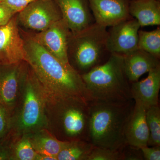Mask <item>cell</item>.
<instances>
[{
    "instance_id": "obj_11",
    "label": "cell",
    "mask_w": 160,
    "mask_h": 160,
    "mask_svg": "<svg viewBox=\"0 0 160 160\" xmlns=\"http://www.w3.org/2000/svg\"><path fill=\"white\" fill-rule=\"evenodd\" d=\"M54 1L72 34L78 33L95 23L89 0Z\"/></svg>"
},
{
    "instance_id": "obj_5",
    "label": "cell",
    "mask_w": 160,
    "mask_h": 160,
    "mask_svg": "<svg viewBox=\"0 0 160 160\" xmlns=\"http://www.w3.org/2000/svg\"><path fill=\"white\" fill-rule=\"evenodd\" d=\"M24 80L22 102L16 126L19 132L26 135L42 129L46 125L47 101L31 70Z\"/></svg>"
},
{
    "instance_id": "obj_13",
    "label": "cell",
    "mask_w": 160,
    "mask_h": 160,
    "mask_svg": "<svg viewBox=\"0 0 160 160\" xmlns=\"http://www.w3.org/2000/svg\"><path fill=\"white\" fill-rule=\"evenodd\" d=\"M160 89V65L149 72L145 79L131 83L132 99L141 103L146 109L158 105Z\"/></svg>"
},
{
    "instance_id": "obj_2",
    "label": "cell",
    "mask_w": 160,
    "mask_h": 160,
    "mask_svg": "<svg viewBox=\"0 0 160 160\" xmlns=\"http://www.w3.org/2000/svg\"><path fill=\"white\" fill-rule=\"evenodd\" d=\"M135 102H89V141L94 146L119 150L126 144L125 129Z\"/></svg>"
},
{
    "instance_id": "obj_25",
    "label": "cell",
    "mask_w": 160,
    "mask_h": 160,
    "mask_svg": "<svg viewBox=\"0 0 160 160\" xmlns=\"http://www.w3.org/2000/svg\"><path fill=\"white\" fill-rule=\"evenodd\" d=\"M35 0H1V2L9 7L15 13L19 12Z\"/></svg>"
},
{
    "instance_id": "obj_28",
    "label": "cell",
    "mask_w": 160,
    "mask_h": 160,
    "mask_svg": "<svg viewBox=\"0 0 160 160\" xmlns=\"http://www.w3.org/2000/svg\"><path fill=\"white\" fill-rule=\"evenodd\" d=\"M8 122L6 108L0 102V136L7 130L9 125Z\"/></svg>"
},
{
    "instance_id": "obj_26",
    "label": "cell",
    "mask_w": 160,
    "mask_h": 160,
    "mask_svg": "<svg viewBox=\"0 0 160 160\" xmlns=\"http://www.w3.org/2000/svg\"><path fill=\"white\" fill-rule=\"evenodd\" d=\"M143 158L146 160H160V146H144L140 148Z\"/></svg>"
},
{
    "instance_id": "obj_29",
    "label": "cell",
    "mask_w": 160,
    "mask_h": 160,
    "mask_svg": "<svg viewBox=\"0 0 160 160\" xmlns=\"http://www.w3.org/2000/svg\"><path fill=\"white\" fill-rule=\"evenodd\" d=\"M37 160H58L57 157L53 156L38 154Z\"/></svg>"
},
{
    "instance_id": "obj_10",
    "label": "cell",
    "mask_w": 160,
    "mask_h": 160,
    "mask_svg": "<svg viewBox=\"0 0 160 160\" xmlns=\"http://www.w3.org/2000/svg\"><path fill=\"white\" fill-rule=\"evenodd\" d=\"M110 27L108 30L107 45L111 54L124 56L138 49L141 26L135 18H130Z\"/></svg>"
},
{
    "instance_id": "obj_18",
    "label": "cell",
    "mask_w": 160,
    "mask_h": 160,
    "mask_svg": "<svg viewBox=\"0 0 160 160\" xmlns=\"http://www.w3.org/2000/svg\"><path fill=\"white\" fill-rule=\"evenodd\" d=\"M29 141L38 154L53 156L57 157L66 141L58 139L49 132L41 129L29 134Z\"/></svg>"
},
{
    "instance_id": "obj_15",
    "label": "cell",
    "mask_w": 160,
    "mask_h": 160,
    "mask_svg": "<svg viewBox=\"0 0 160 160\" xmlns=\"http://www.w3.org/2000/svg\"><path fill=\"white\" fill-rule=\"evenodd\" d=\"M123 57L125 72L131 83L160 65V58L140 49Z\"/></svg>"
},
{
    "instance_id": "obj_9",
    "label": "cell",
    "mask_w": 160,
    "mask_h": 160,
    "mask_svg": "<svg viewBox=\"0 0 160 160\" xmlns=\"http://www.w3.org/2000/svg\"><path fill=\"white\" fill-rule=\"evenodd\" d=\"M24 39L18 28L15 16L0 27V65L13 66L26 62Z\"/></svg>"
},
{
    "instance_id": "obj_19",
    "label": "cell",
    "mask_w": 160,
    "mask_h": 160,
    "mask_svg": "<svg viewBox=\"0 0 160 160\" xmlns=\"http://www.w3.org/2000/svg\"><path fill=\"white\" fill-rule=\"evenodd\" d=\"M94 146L81 140L66 141L57 155L58 160H88Z\"/></svg>"
},
{
    "instance_id": "obj_4",
    "label": "cell",
    "mask_w": 160,
    "mask_h": 160,
    "mask_svg": "<svg viewBox=\"0 0 160 160\" xmlns=\"http://www.w3.org/2000/svg\"><path fill=\"white\" fill-rule=\"evenodd\" d=\"M108 33L107 27L94 23L78 33H71L68 49L69 63L81 75L109 58L111 54L107 48Z\"/></svg>"
},
{
    "instance_id": "obj_17",
    "label": "cell",
    "mask_w": 160,
    "mask_h": 160,
    "mask_svg": "<svg viewBox=\"0 0 160 160\" xmlns=\"http://www.w3.org/2000/svg\"><path fill=\"white\" fill-rule=\"evenodd\" d=\"M18 65H15L0 79V102L6 109H12L17 100L19 89Z\"/></svg>"
},
{
    "instance_id": "obj_8",
    "label": "cell",
    "mask_w": 160,
    "mask_h": 160,
    "mask_svg": "<svg viewBox=\"0 0 160 160\" xmlns=\"http://www.w3.org/2000/svg\"><path fill=\"white\" fill-rule=\"evenodd\" d=\"M71 33L66 22L62 18L43 31L28 35L63 64L70 65L68 49Z\"/></svg>"
},
{
    "instance_id": "obj_24",
    "label": "cell",
    "mask_w": 160,
    "mask_h": 160,
    "mask_svg": "<svg viewBox=\"0 0 160 160\" xmlns=\"http://www.w3.org/2000/svg\"><path fill=\"white\" fill-rule=\"evenodd\" d=\"M119 150L122 160H144L140 148L126 144Z\"/></svg>"
},
{
    "instance_id": "obj_14",
    "label": "cell",
    "mask_w": 160,
    "mask_h": 160,
    "mask_svg": "<svg viewBox=\"0 0 160 160\" xmlns=\"http://www.w3.org/2000/svg\"><path fill=\"white\" fill-rule=\"evenodd\" d=\"M146 110L141 103L135 102L125 129L126 144L139 148L148 146L149 132L146 123Z\"/></svg>"
},
{
    "instance_id": "obj_23",
    "label": "cell",
    "mask_w": 160,
    "mask_h": 160,
    "mask_svg": "<svg viewBox=\"0 0 160 160\" xmlns=\"http://www.w3.org/2000/svg\"><path fill=\"white\" fill-rule=\"evenodd\" d=\"M88 160H122L120 150L94 146Z\"/></svg>"
},
{
    "instance_id": "obj_7",
    "label": "cell",
    "mask_w": 160,
    "mask_h": 160,
    "mask_svg": "<svg viewBox=\"0 0 160 160\" xmlns=\"http://www.w3.org/2000/svg\"><path fill=\"white\" fill-rule=\"evenodd\" d=\"M18 13V19L23 26L38 32L62 18L54 0H35Z\"/></svg>"
},
{
    "instance_id": "obj_6",
    "label": "cell",
    "mask_w": 160,
    "mask_h": 160,
    "mask_svg": "<svg viewBox=\"0 0 160 160\" xmlns=\"http://www.w3.org/2000/svg\"><path fill=\"white\" fill-rule=\"evenodd\" d=\"M56 107L62 131L68 141L89 142V102L81 99L65 100Z\"/></svg>"
},
{
    "instance_id": "obj_20",
    "label": "cell",
    "mask_w": 160,
    "mask_h": 160,
    "mask_svg": "<svg viewBox=\"0 0 160 160\" xmlns=\"http://www.w3.org/2000/svg\"><path fill=\"white\" fill-rule=\"evenodd\" d=\"M138 49L160 58V28L151 31H138Z\"/></svg>"
},
{
    "instance_id": "obj_30",
    "label": "cell",
    "mask_w": 160,
    "mask_h": 160,
    "mask_svg": "<svg viewBox=\"0 0 160 160\" xmlns=\"http://www.w3.org/2000/svg\"><path fill=\"white\" fill-rule=\"evenodd\" d=\"M9 154L5 150H0V160L8 159Z\"/></svg>"
},
{
    "instance_id": "obj_27",
    "label": "cell",
    "mask_w": 160,
    "mask_h": 160,
    "mask_svg": "<svg viewBox=\"0 0 160 160\" xmlns=\"http://www.w3.org/2000/svg\"><path fill=\"white\" fill-rule=\"evenodd\" d=\"M16 13L5 4L0 2V27L9 22Z\"/></svg>"
},
{
    "instance_id": "obj_3",
    "label": "cell",
    "mask_w": 160,
    "mask_h": 160,
    "mask_svg": "<svg viewBox=\"0 0 160 160\" xmlns=\"http://www.w3.org/2000/svg\"><path fill=\"white\" fill-rule=\"evenodd\" d=\"M81 76L92 101L122 103L133 100L123 56L111 54L106 62Z\"/></svg>"
},
{
    "instance_id": "obj_31",
    "label": "cell",
    "mask_w": 160,
    "mask_h": 160,
    "mask_svg": "<svg viewBox=\"0 0 160 160\" xmlns=\"http://www.w3.org/2000/svg\"><path fill=\"white\" fill-rule=\"evenodd\" d=\"M1 0H0V2H1Z\"/></svg>"
},
{
    "instance_id": "obj_1",
    "label": "cell",
    "mask_w": 160,
    "mask_h": 160,
    "mask_svg": "<svg viewBox=\"0 0 160 160\" xmlns=\"http://www.w3.org/2000/svg\"><path fill=\"white\" fill-rule=\"evenodd\" d=\"M26 62L31 68L46 101L55 106L65 100L92 101L81 75L71 66L63 64L25 33Z\"/></svg>"
},
{
    "instance_id": "obj_21",
    "label": "cell",
    "mask_w": 160,
    "mask_h": 160,
    "mask_svg": "<svg viewBox=\"0 0 160 160\" xmlns=\"http://www.w3.org/2000/svg\"><path fill=\"white\" fill-rule=\"evenodd\" d=\"M146 123L149 132L148 146H160V109L158 105L146 110Z\"/></svg>"
},
{
    "instance_id": "obj_16",
    "label": "cell",
    "mask_w": 160,
    "mask_h": 160,
    "mask_svg": "<svg viewBox=\"0 0 160 160\" xmlns=\"http://www.w3.org/2000/svg\"><path fill=\"white\" fill-rule=\"evenodd\" d=\"M129 12L141 27L160 25V0H130Z\"/></svg>"
},
{
    "instance_id": "obj_22",
    "label": "cell",
    "mask_w": 160,
    "mask_h": 160,
    "mask_svg": "<svg viewBox=\"0 0 160 160\" xmlns=\"http://www.w3.org/2000/svg\"><path fill=\"white\" fill-rule=\"evenodd\" d=\"M38 155L32 147L28 136L25 135L16 146L14 159L37 160Z\"/></svg>"
},
{
    "instance_id": "obj_12",
    "label": "cell",
    "mask_w": 160,
    "mask_h": 160,
    "mask_svg": "<svg viewBox=\"0 0 160 160\" xmlns=\"http://www.w3.org/2000/svg\"><path fill=\"white\" fill-rule=\"evenodd\" d=\"M130 0H89L95 23L111 27L132 18L129 12Z\"/></svg>"
}]
</instances>
